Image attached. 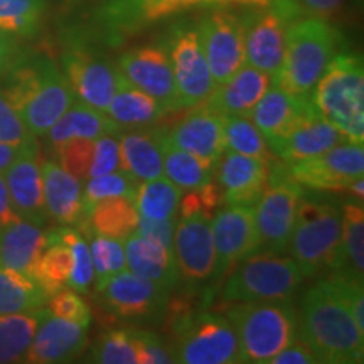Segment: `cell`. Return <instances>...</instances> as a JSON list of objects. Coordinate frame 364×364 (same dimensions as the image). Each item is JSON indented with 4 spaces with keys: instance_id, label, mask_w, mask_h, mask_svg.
Returning a JSON list of instances; mask_svg holds the SVG:
<instances>
[{
    "instance_id": "obj_1",
    "label": "cell",
    "mask_w": 364,
    "mask_h": 364,
    "mask_svg": "<svg viewBox=\"0 0 364 364\" xmlns=\"http://www.w3.org/2000/svg\"><path fill=\"white\" fill-rule=\"evenodd\" d=\"M0 93L36 136L48 134L76 102L61 66L46 54L26 51L0 78Z\"/></svg>"
},
{
    "instance_id": "obj_2",
    "label": "cell",
    "mask_w": 364,
    "mask_h": 364,
    "mask_svg": "<svg viewBox=\"0 0 364 364\" xmlns=\"http://www.w3.org/2000/svg\"><path fill=\"white\" fill-rule=\"evenodd\" d=\"M299 334L318 363L361 364L364 361V332L359 331L329 279L318 280L302 295Z\"/></svg>"
},
{
    "instance_id": "obj_3",
    "label": "cell",
    "mask_w": 364,
    "mask_h": 364,
    "mask_svg": "<svg viewBox=\"0 0 364 364\" xmlns=\"http://www.w3.org/2000/svg\"><path fill=\"white\" fill-rule=\"evenodd\" d=\"M199 7H215V0H98L90 6L85 24L68 31L97 46L115 48L159 22Z\"/></svg>"
},
{
    "instance_id": "obj_4",
    "label": "cell",
    "mask_w": 364,
    "mask_h": 364,
    "mask_svg": "<svg viewBox=\"0 0 364 364\" xmlns=\"http://www.w3.org/2000/svg\"><path fill=\"white\" fill-rule=\"evenodd\" d=\"M289 250L304 277L343 272L341 204L327 196L304 194Z\"/></svg>"
},
{
    "instance_id": "obj_5",
    "label": "cell",
    "mask_w": 364,
    "mask_h": 364,
    "mask_svg": "<svg viewBox=\"0 0 364 364\" xmlns=\"http://www.w3.org/2000/svg\"><path fill=\"white\" fill-rule=\"evenodd\" d=\"M343 49V34L331 22L300 16L287 27L284 61L272 83L311 97L322 73Z\"/></svg>"
},
{
    "instance_id": "obj_6",
    "label": "cell",
    "mask_w": 364,
    "mask_h": 364,
    "mask_svg": "<svg viewBox=\"0 0 364 364\" xmlns=\"http://www.w3.org/2000/svg\"><path fill=\"white\" fill-rule=\"evenodd\" d=\"M311 98L348 142H364V68L356 53L343 49L314 86Z\"/></svg>"
},
{
    "instance_id": "obj_7",
    "label": "cell",
    "mask_w": 364,
    "mask_h": 364,
    "mask_svg": "<svg viewBox=\"0 0 364 364\" xmlns=\"http://www.w3.org/2000/svg\"><path fill=\"white\" fill-rule=\"evenodd\" d=\"M230 306L226 317L238 338L240 363L268 364L299 336V314L289 300Z\"/></svg>"
},
{
    "instance_id": "obj_8",
    "label": "cell",
    "mask_w": 364,
    "mask_h": 364,
    "mask_svg": "<svg viewBox=\"0 0 364 364\" xmlns=\"http://www.w3.org/2000/svg\"><path fill=\"white\" fill-rule=\"evenodd\" d=\"M223 302H282L297 292L304 273L292 257L258 250L228 273Z\"/></svg>"
},
{
    "instance_id": "obj_9",
    "label": "cell",
    "mask_w": 364,
    "mask_h": 364,
    "mask_svg": "<svg viewBox=\"0 0 364 364\" xmlns=\"http://www.w3.org/2000/svg\"><path fill=\"white\" fill-rule=\"evenodd\" d=\"M171 348L182 364L240 363V344L230 318L218 312L189 311L172 317Z\"/></svg>"
},
{
    "instance_id": "obj_10",
    "label": "cell",
    "mask_w": 364,
    "mask_h": 364,
    "mask_svg": "<svg viewBox=\"0 0 364 364\" xmlns=\"http://www.w3.org/2000/svg\"><path fill=\"white\" fill-rule=\"evenodd\" d=\"M306 188L290 176L289 166L277 159L270 167L267 188L253 206L260 250L285 253Z\"/></svg>"
},
{
    "instance_id": "obj_11",
    "label": "cell",
    "mask_w": 364,
    "mask_h": 364,
    "mask_svg": "<svg viewBox=\"0 0 364 364\" xmlns=\"http://www.w3.org/2000/svg\"><path fill=\"white\" fill-rule=\"evenodd\" d=\"M61 70L78 102L105 112L117 90L120 71L97 44L66 31Z\"/></svg>"
},
{
    "instance_id": "obj_12",
    "label": "cell",
    "mask_w": 364,
    "mask_h": 364,
    "mask_svg": "<svg viewBox=\"0 0 364 364\" xmlns=\"http://www.w3.org/2000/svg\"><path fill=\"white\" fill-rule=\"evenodd\" d=\"M164 46L171 58L181 107H201L211 97L216 85L199 43L198 24L188 21L176 22Z\"/></svg>"
},
{
    "instance_id": "obj_13",
    "label": "cell",
    "mask_w": 364,
    "mask_h": 364,
    "mask_svg": "<svg viewBox=\"0 0 364 364\" xmlns=\"http://www.w3.org/2000/svg\"><path fill=\"white\" fill-rule=\"evenodd\" d=\"M198 34L213 80L220 86L245 65L241 17L228 7H209L198 22Z\"/></svg>"
},
{
    "instance_id": "obj_14",
    "label": "cell",
    "mask_w": 364,
    "mask_h": 364,
    "mask_svg": "<svg viewBox=\"0 0 364 364\" xmlns=\"http://www.w3.org/2000/svg\"><path fill=\"white\" fill-rule=\"evenodd\" d=\"M299 184L321 193H349L353 182L364 176L363 144L344 142L318 156L289 166Z\"/></svg>"
},
{
    "instance_id": "obj_15",
    "label": "cell",
    "mask_w": 364,
    "mask_h": 364,
    "mask_svg": "<svg viewBox=\"0 0 364 364\" xmlns=\"http://www.w3.org/2000/svg\"><path fill=\"white\" fill-rule=\"evenodd\" d=\"M240 17L243 26L245 65L267 73L273 80L284 61L287 27L294 17L275 7H248Z\"/></svg>"
},
{
    "instance_id": "obj_16",
    "label": "cell",
    "mask_w": 364,
    "mask_h": 364,
    "mask_svg": "<svg viewBox=\"0 0 364 364\" xmlns=\"http://www.w3.org/2000/svg\"><path fill=\"white\" fill-rule=\"evenodd\" d=\"M117 68L127 81L162 103L167 112L182 110L169 53L164 44H144L118 56Z\"/></svg>"
},
{
    "instance_id": "obj_17",
    "label": "cell",
    "mask_w": 364,
    "mask_h": 364,
    "mask_svg": "<svg viewBox=\"0 0 364 364\" xmlns=\"http://www.w3.org/2000/svg\"><path fill=\"white\" fill-rule=\"evenodd\" d=\"M103 307L125 321H142L166 311L171 290L124 268L95 285Z\"/></svg>"
},
{
    "instance_id": "obj_18",
    "label": "cell",
    "mask_w": 364,
    "mask_h": 364,
    "mask_svg": "<svg viewBox=\"0 0 364 364\" xmlns=\"http://www.w3.org/2000/svg\"><path fill=\"white\" fill-rule=\"evenodd\" d=\"M174 255L179 279L196 287L215 277L216 255L211 233V218L204 213L181 216L174 231Z\"/></svg>"
},
{
    "instance_id": "obj_19",
    "label": "cell",
    "mask_w": 364,
    "mask_h": 364,
    "mask_svg": "<svg viewBox=\"0 0 364 364\" xmlns=\"http://www.w3.org/2000/svg\"><path fill=\"white\" fill-rule=\"evenodd\" d=\"M215 243V277H226L241 260L260 250L255 213L250 206L226 204L211 220Z\"/></svg>"
},
{
    "instance_id": "obj_20",
    "label": "cell",
    "mask_w": 364,
    "mask_h": 364,
    "mask_svg": "<svg viewBox=\"0 0 364 364\" xmlns=\"http://www.w3.org/2000/svg\"><path fill=\"white\" fill-rule=\"evenodd\" d=\"M88 326L53 316L44 309L24 363L59 364L73 361L88 344Z\"/></svg>"
},
{
    "instance_id": "obj_21",
    "label": "cell",
    "mask_w": 364,
    "mask_h": 364,
    "mask_svg": "<svg viewBox=\"0 0 364 364\" xmlns=\"http://www.w3.org/2000/svg\"><path fill=\"white\" fill-rule=\"evenodd\" d=\"M321 115L311 97L270 85L260 102L255 105L250 118L267 140L289 134L304 122Z\"/></svg>"
},
{
    "instance_id": "obj_22",
    "label": "cell",
    "mask_w": 364,
    "mask_h": 364,
    "mask_svg": "<svg viewBox=\"0 0 364 364\" xmlns=\"http://www.w3.org/2000/svg\"><path fill=\"white\" fill-rule=\"evenodd\" d=\"M273 162L225 150L215 171V179L225 194V204L253 208L267 188Z\"/></svg>"
},
{
    "instance_id": "obj_23",
    "label": "cell",
    "mask_w": 364,
    "mask_h": 364,
    "mask_svg": "<svg viewBox=\"0 0 364 364\" xmlns=\"http://www.w3.org/2000/svg\"><path fill=\"white\" fill-rule=\"evenodd\" d=\"M39 145L24 149L4 172L14 209L21 220L44 226L48 223L44 206L43 171Z\"/></svg>"
},
{
    "instance_id": "obj_24",
    "label": "cell",
    "mask_w": 364,
    "mask_h": 364,
    "mask_svg": "<svg viewBox=\"0 0 364 364\" xmlns=\"http://www.w3.org/2000/svg\"><path fill=\"white\" fill-rule=\"evenodd\" d=\"M169 144L218 164L225 154V117L206 107H196L179 124L166 130Z\"/></svg>"
},
{
    "instance_id": "obj_25",
    "label": "cell",
    "mask_w": 364,
    "mask_h": 364,
    "mask_svg": "<svg viewBox=\"0 0 364 364\" xmlns=\"http://www.w3.org/2000/svg\"><path fill=\"white\" fill-rule=\"evenodd\" d=\"M48 221L58 226H80L85 221L83 182L63 169L54 159L41 161Z\"/></svg>"
},
{
    "instance_id": "obj_26",
    "label": "cell",
    "mask_w": 364,
    "mask_h": 364,
    "mask_svg": "<svg viewBox=\"0 0 364 364\" xmlns=\"http://www.w3.org/2000/svg\"><path fill=\"white\" fill-rule=\"evenodd\" d=\"M344 142H348L344 135L322 115L304 122L289 134L267 140L273 156L287 166L307 161Z\"/></svg>"
},
{
    "instance_id": "obj_27",
    "label": "cell",
    "mask_w": 364,
    "mask_h": 364,
    "mask_svg": "<svg viewBox=\"0 0 364 364\" xmlns=\"http://www.w3.org/2000/svg\"><path fill=\"white\" fill-rule=\"evenodd\" d=\"M270 85L272 78L267 73L243 65L230 80L216 86L201 107L223 117H250Z\"/></svg>"
},
{
    "instance_id": "obj_28",
    "label": "cell",
    "mask_w": 364,
    "mask_h": 364,
    "mask_svg": "<svg viewBox=\"0 0 364 364\" xmlns=\"http://www.w3.org/2000/svg\"><path fill=\"white\" fill-rule=\"evenodd\" d=\"M127 268L135 275L174 290L181 284L174 250L166 248L157 241L132 233L124 241Z\"/></svg>"
},
{
    "instance_id": "obj_29",
    "label": "cell",
    "mask_w": 364,
    "mask_h": 364,
    "mask_svg": "<svg viewBox=\"0 0 364 364\" xmlns=\"http://www.w3.org/2000/svg\"><path fill=\"white\" fill-rule=\"evenodd\" d=\"M166 140L164 129H129L118 136L122 171L136 181H149L164 176L162 147Z\"/></svg>"
},
{
    "instance_id": "obj_30",
    "label": "cell",
    "mask_w": 364,
    "mask_h": 364,
    "mask_svg": "<svg viewBox=\"0 0 364 364\" xmlns=\"http://www.w3.org/2000/svg\"><path fill=\"white\" fill-rule=\"evenodd\" d=\"M48 245L44 226L19 220L0 230V267L21 272L34 280L36 265Z\"/></svg>"
},
{
    "instance_id": "obj_31",
    "label": "cell",
    "mask_w": 364,
    "mask_h": 364,
    "mask_svg": "<svg viewBox=\"0 0 364 364\" xmlns=\"http://www.w3.org/2000/svg\"><path fill=\"white\" fill-rule=\"evenodd\" d=\"M120 132H124V129L120 125H117L112 118H108L107 113L100 112L93 107H88V105L76 100L58 118L56 124L48 130L44 139L53 152L54 149L61 147L63 144L70 142V140H97L103 135L120 134Z\"/></svg>"
},
{
    "instance_id": "obj_32",
    "label": "cell",
    "mask_w": 364,
    "mask_h": 364,
    "mask_svg": "<svg viewBox=\"0 0 364 364\" xmlns=\"http://www.w3.org/2000/svg\"><path fill=\"white\" fill-rule=\"evenodd\" d=\"M105 113L122 129H140L152 127L169 112L162 107L161 102L136 88L120 75L115 93L105 108Z\"/></svg>"
},
{
    "instance_id": "obj_33",
    "label": "cell",
    "mask_w": 364,
    "mask_h": 364,
    "mask_svg": "<svg viewBox=\"0 0 364 364\" xmlns=\"http://www.w3.org/2000/svg\"><path fill=\"white\" fill-rule=\"evenodd\" d=\"M81 225L88 228V230L83 228V231L125 241L132 233H135L139 225V213L134 198L117 196V198L102 199L90 209Z\"/></svg>"
},
{
    "instance_id": "obj_34",
    "label": "cell",
    "mask_w": 364,
    "mask_h": 364,
    "mask_svg": "<svg viewBox=\"0 0 364 364\" xmlns=\"http://www.w3.org/2000/svg\"><path fill=\"white\" fill-rule=\"evenodd\" d=\"M162 161L164 176L177 189H181V193L194 191L215 179L216 164L204 161V159L194 156V154L174 147V145L169 144L167 136L164 140Z\"/></svg>"
},
{
    "instance_id": "obj_35",
    "label": "cell",
    "mask_w": 364,
    "mask_h": 364,
    "mask_svg": "<svg viewBox=\"0 0 364 364\" xmlns=\"http://www.w3.org/2000/svg\"><path fill=\"white\" fill-rule=\"evenodd\" d=\"M181 196V189H177L166 176H161L139 182L134 203L139 218L144 220H177Z\"/></svg>"
},
{
    "instance_id": "obj_36",
    "label": "cell",
    "mask_w": 364,
    "mask_h": 364,
    "mask_svg": "<svg viewBox=\"0 0 364 364\" xmlns=\"http://www.w3.org/2000/svg\"><path fill=\"white\" fill-rule=\"evenodd\" d=\"M44 307L0 316V364L24 363Z\"/></svg>"
},
{
    "instance_id": "obj_37",
    "label": "cell",
    "mask_w": 364,
    "mask_h": 364,
    "mask_svg": "<svg viewBox=\"0 0 364 364\" xmlns=\"http://www.w3.org/2000/svg\"><path fill=\"white\" fill-rule=\"evenodd\" d=\"M48 295L24 273L0 267V316L31 312L46 306Z\"/></svg>"
},
{
    "instance_id": "obj_38",
    "label": "cell",
    "mask_w": 364,
    "mask_h": 364,
    "mask_svg": "<svg viewBox=\"0 0 364 364\" xmlns=\"http://www.w3.org/2000/svg\"><path fill=\"white\" fill-rule=\"evenodd\" d=\"M48 0H0V31L12 38L33 39L41 33Z\"/></svg>"
},
{
    "instance_id": "obj_39",
    "label": "cell",
    "mask_w": 364,
    "mask_h": 364,
    "mask_svg": "<svg viewBox=\"0 0 364 364\" xmlns=\"http://www.w3.org/2000/svg\"><path fill=\"white\" fill-rule=\"evenodd\" d=\"M71 275V253L65 241L48 231V245L41 255L34 272V282L48 297L68 287Z\"/></svg>"
},
{
    "instance_id": "obj_40",
    "label": "cell",
    "mask_w": 364,
    "mask_h": 364,
    "mask_svg": "<svg viewBox=\"0 0 364 364\" xmlns=\"http://www.w3.org/2000/svg\"><path fill=\"white\" fill-rule=\"evenodd\" d=\"M341 240L344 270L363 280L364 272V208L358 201L341 204Z\"/></svg>"
},
{
    "instance_id": "obj_41",
    "label": "cell",
    "mask_w": 364,
    "mask_h": 364,
    "mask_svg": "<svg viewBox=\"0 0 364 364\" xmlns=\"http://www.w3.org/2000/svg\"><path fill=\"white\" fill-rule=\"evenodd\" d=\"M225 150L267 162L277 161L267 139L250 117H225Z\"/></svg>"
},
{
    "instance_id": "obj_42",
    "label": "cell",
    "mask_w": 364,
    "mask_h": 364,
    "mask_svg": "<svg viewBox=\"0 0 364 364\" xmlns=\"http://www.w3.org/2000/svg\"><path fill=\"white\" fill-rule=\"evenodd\" d=\"M53 235L65 241L71 253V275L68 287L78 294H88L90 287L95 282L93 260H91L90 245L86 236L81 231H76L73 226L53 228Z\"/></svg>"
},
{
    "instance_id": "obj_43",
    "label": "cell",
    "mask_w": 364,
    "mask_h": 364,
    "mask_svg": "<svg viewBox=\"0 0 364 364\" xmlns=\"http://www.w3.org/2000/svg\"><path fill=\"white\" fill-rule=\"evenodd\" d=\"M88 240L91 260H93L95 272V285L102 284L108 277L115 275L127 268L125 248L124 241L115 238H107V236L91 233V231H81Z\"/></svg>"
},
{
    "instance_id": "obj_44",
    "label": "cell",
    "mask_w": 364,
    "mask_h": 364,
    "mask_svg": "<svg viewBox=\"0 0 364 364\" xmlns=\"http://www.w3.org/2000/svg\"><path fill=\"white\" fill-rule=\"evenodd\" d=\"M90 361L100 364H140L134 331L118 329L103 334L93 346Z\"/></svg>"
},
{
    "instance_id": "obj_45",
    "label": "cell",
    "mask_w": 364,
    "mask_h": 364,
    "mask_svg": "<svg viewBox=\"0 0 364 364\" xmlns=\"http://www.w3.org/2000/svg\"><path fill=\"white\" fill-rule=\"evenodd\" d=\"M139 181L125 171L108 172V174L90 177L85 181L83 188V211L85 218L88 211L98 201L107 198H117V196H130L134 198Z\"/></svg>"
},
{
    "instance_id": "obj_46",
    "label": "cell",
    "mask_w": 364,
    "mask_h": 364,
    "mask_svg": "<svg viewBox=\"0 0 364 364\" xmlns=\"http://www.w3.org/2000/svg\"><path fill=\"white\" fill-rule=\"evenodd\" d=\"M95 140L76 139L63 144L61 147L54 149V161H56L63 169L75 176L76 179L85 182L88 179V171L91 166V157H93Z\"/></svg>"
},
{
    "instance_id": "obj_47",
    "label": "cell",
    "mask_w": 364,
    "mask_h": 364,
    "mask_svg": "<svg viewBox=\"0 0 364 364\" xmlns=\"http://www.w3.org/2000/svg\"><path fill=\"white\" fill-rule=\"evenodd\" d=\"M0 142L19 149L39 145L38 136L27 129L19 113L14 110V107L2 93H0Z\"/></svg>"
},
{
    "instance_id": "obj_48",
    "label": "cell",
    "mask_w": 364,
    "mask_h": 364,
    "mask_svg": "<svg viewBox=\"0 0 364 364\" xmlns=\"http://www.w3.org/2000/svg\"><path fill=\"white\" fill-rule=\"evenodd\" d=\"M48 307L46 311L53 316L68 318V321L80 322V324L88 326L91 324V311L85 299L76 292V290L65 287V289L58 290L51 297L46 300Z\"/></svg>"
},
{
    "instance_id": "obj_49",
    "label": "cell",
    "mask_w": 364,
    "mask_h": 364,
    "mask_svg": "<svg viewBox=\"0 0 364 364\" xmlns=\"http://www.w3.org/2000/svg\"><path fill=\"white\" fill-rule=\"evenodd\" d=\"M120 134H108L95 140L88 179L90 177L108 174V172L122 171L120 142H118V135Z\"/></svg>"
},
{
    "instance_id": "obj_50",
    "label": "cell",
    "mask_w": 364,
    "mask_h": 364,
    "mask_svg": "<svg viewBox=\"0 0 364 364\" xmlns=\"http://www.w3.org/2000/svg\"><path fill=\"white\" fill-rule=\"evenodd\" d=\"M134 338L136 348H139L140 364L176 363L172 348L159 336L147 331H134Z\"/></svg>"
},
{
    "instance_id": "obj_51",
    "label": "cell",
    "mask_w": 364,
    "mask_h": 364,
    "mask_svg": "<svg viewBox=\"0 0 364 364\" xmlns=\"http://www.w3.org/2000/svg\"><path fill=\"white\" fill-rule=\"evenodd\" d=\"M302 16L331 22L343 14L348 0H295Z\"/></svg>"
},
{
    "instance_id": "obj_52",
    "label": "cell",
    "mask_w": 364,
    "mask_h": 364,
    "mask_svg": "<svg viewBox=\"0 0 364 364\" xmlns=\"http://www.w3.org/2000/svg\"><path fill=\"white\" fill-rule=\"evenodd\" d=\"M177 220H144L139 218V225H136L135 233L145 238H150L157 243L164 245L166 248L174 250V231H176Z\"/></svg>"
},
{
    "instance_id": "obj_53",
    "label": "cell",
    "mask_w": 364,
    "mask_h": 364,
    "mask_svg": "<svg viewBox=\"0 0 364 364\" xmlns=\"http://www.w3.org/2000/svg\"><path fill=\"white\" fill-rule=\"evenodd\" d=\"M318 359L300 334L268 364H317Z\"/></svg>"
},
{
    "instance_id": "obj_54",
    "label": "cell",
    "mask_w": 364,
    "mask_h": 364,
    "mask_svg": "<svg viewBox=\"0 0 364 364\" xmlns=\"http://www.w3.org/2000/svg\"><path fill=\"white\" fill-rule=\"evenodd\" d=\"M230 6H243V7H275L289 14L290 17L297 19L302 16L299 11L295 0H215V7H230Z\"/></svg>"
},
{
    "instance_id": "obj_55",
    "label": "cell",
    "mask_w": 364,
    "mask_h": 364,
    "mask_svg": "<svg viewBox=\"0 0 364 364\" xmlns=\"http://www.w3.org/2000/svg\"><path fill=\"white\" fill-rule=\"evenodd\" d=\"M22 51L24 49H22L19 39L0 31V78L12 66V63L21 56Z\"/></svg>"
},
{
    "instance_id": "obj_56",
    "label": "cell",
    "mask_w": 364,
    "mask_h": 364,
    "mask_svg": "<svg viewBox=\"0 0 364 364\" xmlns=\"http://www.w3.org/2000/svg\"><path fill=\"white\" fill-rule=\"evenodd\" d=\"M19 220L21 218L16 213L14 204L11 201V194H9L6 177H4L2 172H0V230Z\"/></svg>"
},
{
    "instance_id": "obj_57",
    "label": "cell",
    "mask_w": 364,
    "mask_h": 364,
    "mask_svg": "<svg viewBox=\"0 0 364 364\" xmlns=\"http://www.w3.org/2000/svg\"><path fill=\"white\" fill-rule=\"evenodd\" d=\"M22 150H24V149L12 147V145H7V144L0 142V172H2V174H4V172H6L7 167L11 166L14 159L19 156Z\"/></svg>"
},
{
    "instance_id": "obj_58",
    "label": "cell",
    "mask_w": 364,
    "mask_h": 364,
    "mask_svg": "<svg viewBox=\"0 0 364 364\" xmlns=\"http://www.w3.org/2000/svg\"><path fill=\"white\" fill-rule=\"evenodd\" d=\"M95 2H98V0H63V6L66 9H78L83 6H91Z\"/></svg>"
}]
</instances>
